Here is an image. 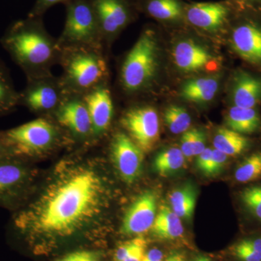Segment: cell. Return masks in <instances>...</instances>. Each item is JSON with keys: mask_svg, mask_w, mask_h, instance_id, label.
I'll return each instance as SVG.
<instances>
[{"mask_svg": "<svg viewBox=\"0 0 261 261\" xmlns=\"http://www.w3.org/2000/svg\"><path fill=\"white\" fill-rule=\"evenodd\" d=\"M121 124L144 152L155 147L160 138V121L157 111L150 106L128 108L121 117Z\"/></svg>", "mask_w": 261, "mask_h": 261, "instance_id": "9", "label": "cell"}, {"mask_svg": "<svg viewBox=\"0 0 261 261\" xmlns=\"http://www.w3.org/2000/svg\"><path fill=\"white\" fill-rule=\"evenodd\" d=\"M102 33L105 49L132 23L137 11L135 0H89Z\"/></svg>", "mask_w": 261, "mask_h": 261, "instance_id": "10", "label": "cell"}, {"mask_svg": "<svg viewBox=\"0 0 261 261\" xmlns=\"http://www.w3.org/2000/svg\"><path fill=\"white\" fill-rule=\"evenodd\" d=\"M261 176V151L250 154L239 165L234 173L235 179L240 183L255 181Z\"/></svg>", "mask_w": 261, "mask_h": 261, "instance_id": "28", "label": "cell"}, {"mask_svg": "<svg viewBox=\"0 0 261 261\" xmlns=\"http://www.w3.org/2000/svg\"><path fill=\"white\" fill-rule=\"evenodd\" d=\"M205 134L202 130L192 128L187 130L181 136V150L185 158L190 159L197 156L205 150Z\"/></svg>", "mask_w": 261, "mask_h": 261, "instance_id": "29", "label": "cell"}, {"mask_svg": "<svg viewBox=\"0 0 261 261\" xmlns=\"http://www.w3.org/2000/svg\"><path fill=\"white\" fill-rule=\"evenodd\" d=\"M227 159L228 155L224 152L215 148L213 149L212 157L207 172L205 173L206 176H215L221 172L226 165Z\"/></svg>", "mask_w": 261, "mask_h": 261, "instance_id": "33", "label": "cell"}, {"mask_svg": "<svg viewBox=\"0 0 261 261\" xmlns=\"http://www.w3.org/2000/svg\"><path fill=\"white\" fill-rule=\"evenodd\" d=\"M197 190L191 184H187L171 192L169 197L171 208L180 219L190 220L195 211Z\"/></svg>", "mask_w": 261, "mask_h": 261, "instance_id": "24", "label": "cell"}, {"mask_svg": "<svg viewBox=\"0 0 261 261\" xmlns=\"http://www.w3.org/2000/svg\"><path fill=\"white\" fill-rule=\"evenodd\" d=\"M61 129L79 140L92 137V126L83 97L69 94L51 116Z\"/></svg>", "mask_w": 261, "mask_h": 261, "instance_id": "13", "label": "cell"}, {"mask_svg": "<svg viewBox=\"0 0 261 261\" xmlns=\"http://www.w3.org/2000/svg\"><path fill=\"white\" fill-rule=\"evenodd\" d=\"M151 230L156 238L164 240H176L184 233L181 219L166 205L160 207Z\"/></svg>", "mask_w": 261, "mask_h": 261, "instance_id": "21", "label": "cell"}, {"mask_svg": "<svg viewBox=\"0 0 261 261\" xmlns=\"http://www.w3.org/2000/svg\"><path fill=\"white\" fill-rule=\"evenodd\" d=\"M229 129L243 135H253L261 130V117L256 108H244L233 106L226 116Z\"/></svg>", "mask_w": 261, "mask_h": 261, "instance_id": "20", "label": "cell"}, {"mask_svg": "<svg viewBox=\"0 0 261 261\" xmlns=\"http://www.w3.org/2000/svg\"><path fill=\"white\" fill-rule=\"evenodd\" d=\"M157 195L152 191L139 196L124 215L121 233L137 235L151 229L157 216Z\"/></svg>", "mask_w": 261, "mask_h": 261, "instance_id": "15", "label": "cell"}, {"mask_svg": "<svg viewBox=\"0 0 261 261\" xmlns=\"http://www.w3.org/2000/svg\"><path fill=\"white\" fill-rule=\"evenodd\" d=\"M147 242L145 239L140 238L135 248L130 251L128 256L123 261H142L145 254Z\"/></svg>", "mask_w": 261, "mask_h": 261, "instance_id": "36", "label": "cell"}, {"mask_svg": "<svg viewBox=\"0 0 261 261\" xmlns=\"http://www.w3.org/2000/svg\"><path fill=\"white\" fill-rule=\"evenodd\" d=\"M0 44L27 80L50 75L53 67L59 64L61 50L58 40L47 32L42 17L28 15L12 23Z\"/></svg>", "mask_w": 261, "mask_h": 261, "instance_id": "2", "label": "cell"}, {"mask_svg": "<svg viewBox=\"0 0 261 261\" xmlns=\"http://www.w3.org/2000/svg\"><path fill=\"white\" fill-rule=\"evenodd\" d=\"M61 79L68 93L84 95L108 82L106 50L103 48L71 47L61 49Z\"/></svg>", "mask_w": 261, "mask_h": 261, "instance_id": "3", "label": "cell"}, {"mask_svg": "<svg viewBox=\"0 0 261 261\" xmlns=\"http://www.w3.org/2000/svg\"><path fill=\"white\" fill-rule=\"evenodd\" d=\"M215 149L228 156H236L243 153L250 147V142L246 136L229 129L221 128L216 132L214 141Z\"/></svg>", "mask_w": 261, "mask_h": 261, "instance_id": "23", "label": "cell"}, {"mask_svg": "<svg viewBox=\"0 0 261 261\" xmlns=\"http://www.w3.org/2000/svg\"><path fill=\"white\" fill-rule=\"evenodd\" d=\"M235 7L231 47L244 61L261 67V9Z\"/></svg>", "mask_w": 261, "mask_h": 261, "instance_id": "7", "label": "cell"}, {"mask_svg": "<svg viewBox=\"0 0 261 261\" xmlns=\"http://www.w3.org/2000/svg\"><path fill=\"white\" fill-rule=\"evenodd\" d=\"M236 7L231 2H207L186 5L185 19L192 27L215 32L231 21Z\"/></svg>", "mask_w": 261, "mask_h": 261, "instance_id": "12", "label": "cell"}, {"mask_svg": "<svg viewBox=\"0 0 261 261\" xmlns=\"http://www.w3.org/2000/svg\"><path fill=\"white\" fill-rule=\"evenodd\" d=\"M173 58L178 69L187 73L205 70L214 63L210 51L191 40L178 42L173 49Z\"/></svg>", "mask_w": 261, "mask_h": 261, "instance_id": "17", "label": "cell"}, {"mask_svg": "<svg viewBox=\"0 0 261 261\" xmlns=\"http://www.w3.org/2000/svg\"><path fill=\"white\" fill-rule=\"evenodd\" d=\"M29 177L21 159L10 154L0 156V202L18 197Z\"/></svg>", "mask_w": 261, "mask_h": 261, "instance_id": "16", "label": "cell"}, {"mask_svg": "<svg viewBox=\"0 0 261 261\" xmlns=\"http://www.w3.org/2000/svg\"><path fill=\"white\" fill-rule=\"evenodd\" d=\"M19 106V92L8 67L0 60V116L10 112Z\"/></svg>", "mask_w": 261, "mask_h": 261, "instance_id": "25", "label": "cell"}, {"mask_svg": "<svg viewBox=\"0 0 261 261\" xmlns=\"http://www.w3.org/2000/svg\"><path fill=\"white\" fill-rule=\"evenodd\" d=\"M241 200L247 211L257 219L261 220V186L245 189L241 193Z\"/></svg>", "mask_w": 261, "mask_h": 261, "instance_id": "31", "label": "cell"}, {"mask_svg": "<svg viewBox=\"0 0 261 261\" xmlns=\"http://www.w3.org/2000/svg\"><path fill=\"white\" fill-rule=\"evenodd\" d=\"M27 80L25 88L19 92V105L37 114L53 116L69 94L61 77L53 73Z\"/></svg>", "mask_w": 261, "mask_h": 261, "instance_id": "8", "label": "cell"}, {"mask_svg": "<svg viewBox=\"0 0 261 261\" xmlns=\"http://www.w3.org/2000/svg\"><path fill=\"white\" fill-rule=\"evenodd\" d=\"M164 120L170 132L174 135L183 134L191 125V117L185 108L178 106H171L164 113Z\"/></svg>", "mask_w": 261, "mask_h": 261, "instance_id": "27", "label": "cell"}, {"mask_svg": "<svg viewBox=\"0 0 261 261\" xmlns=\"http://www.w3.org/2000/svg\"><path fill=\"white\" fill-rule=\"evenodd\" d=\"M212 154L213 149L206 147L203 152H201L200 154L197 155L196 165H197V168L200 170L201 172L203 173L205 175L207 172L209 165H210Z\"/></svg>", "mask_w": 261, "mask_h": 261, "instance_id": "37", "label": "cell"}, {"mask_svg": "<svg viewBox=\"0 0 261 261\" xmlns=\"http://www.w3.org/2000/svg\"><path fill=\"white\" fill-rule=\"evenodd\" d=\"M163 261V260H162Z\"/></svg>", "mask_w": 261, "mask_h": 261, "instance_id": "43", "label": "cell"}, {"mask_svg": "<svg viewBox=\"0 0 261 261\" xmlns=\"http://www.w3.org/2000/svg\"><path fill=\"white\" fill-rule=\"evenodd\" d=\"M166 261H185V258L179 254H173L171 256L168 257Z\"/></svg>", "mask_w": 261, "mask_h": 261, "instance_id": "40", "label": "cell"}, {"mask_svg": "<svg viewBox=\"0 0 261 261\" xmlns=\"http://www.w3.org/2000/svg\"><path fill=\"white\" fill-rule=\"evenodd\" d=\"M233 106L256 108L261 102V75L239 70L233 75L231 86Z\"/></svg>", "mask_w": 261, "mask_h": 261, "instance_id": "18", "label": "cell"}, {"mask_svg": "<svg viewBox=\"0 0 261 261\" xmlns=\"http://www.w3.org/2000/svg\"><path fill=\"white\" fill-rule=\"evenodd\" d=\"M5 154H9V153H8V149L5 147L4 142L0 135V156L5 155Z\"/></svg>", "mask_w": 261, "mask_h": 261, "instance_id": "41", "label": "cell"}, {"mask_svg": "<svg viewBox=\"0 0 261 261\" xmlns=\"http://www.w3.org/2000/svg\"><path fill=\"white\" fill-rule=\"evenodd\" d=\"M82 97L92 122V137L97 138L109 129L114 115V103L108 82L99 84Z\"/></svg>", "mask_w": 261, "mask_h": 261, "instance_id": "14", "label": "cell"}, {"mask_svg": "<svg viewBox=\"0 0 261 261\" xmlns=\"http://www.w3.org/2000/svg\"><path fill=\"white\" fill-rule=\"evenodd\" d=\"M111 159L118 174L126 183L136 181L142 173L145 152L126 132L113 135L111 146Z\"/></svg>", "mask_w": 261, "mask_h": 261, "instance_id": "11", "label": "cell"}, {"mask_svg": "<svg viewBox=\"0 0 261 261\" xmlns=\"http://www.w3.org/2000/svg\"><path fill=\"white\" fill-rule=\"evenodd\" d=\"M106 187L91 168H78L57 178L39 198L20 206L13 227L31 240L68 238L97 219L104 207Z\"/></svg>", "mask_w": 261, "mask_h": 261, "instance_id": "1", "label": "cell"}, {"mask_svg": "<svg viewBox=\"0 0 261 261\" xmlns=\"http://www.w3.org/2000/svg\"><path fill=\"white\" fill-rule=\"evenodd\" d=\"M185 157L181 149L168 148L156 155L154 168L162 176H168L179 171L185 164Z\"/></svg>", "mask_w": 261, "mask_h": 261, "instance_id": "26", "label": "cell"}, {"mask_svg": "<svg viewBox=\"0 0 261 261\" xmlns=\"http://www.w3.org/2000/svg\"><path fill=\"white\" fill-rule=\"evenodd\" d=\"M232 2L236 6L240 8L261 9V0H232Z\"/></svg>", "mask_w": 261, "mask_h": 261, "instance_id": "38", "label": "cell"}, {"mask_svg": "<svg viewBox=\"0 0 261 261\" xmlns=\"http://www.w3.org/2000/svg\"><path fill=\"white\" fill-rule=\"evenodd\" d=\"M137 10L161 22H177L185 19V7L181 0H135Z\"/></svg>", "mask_w": 261, "mask_h": 261, "instance_id": "19", "label": "cell"}, {"mask_svg": "<svg viewBox=\"0 0 261 261\" xmlns=\"http://www.w3.org/2000/svg\"><path fill=\"white\" fill-rule=\"evenodd\" d=\"M163 253L159 249H152L145 252L142 261H162Z\"/></svg>", "mask_w": 261, "mask_h": 261, "instance_id": "39", "label": "cell"}, {"mask_svg": "<svg viewBox=\"0 0 261 261\" xmlns=\"http://www.w3.org/2000/svg\"><path fill=\"white\" fill-rule=\"evenodd\" d=\"M61 129L49 117H39L1 132L8 153L18 159L33 157L53 148L60 141Z\"/></svg>", "mask_w": 261, "mask_h": 261, "instance_id": "5", "label": "cell"}, {"mask_svg": "<svg viewBox=\"0 0 261 261\" xmlns=\"http://www.w3.org/2000/svg\"><path fill=\"white\" fill-rule=\"evenodd\" d=\"M231 252L240 261H261V238L242 240L233 245Z\"/></svg>", "mask_w": 261, "mask_h": 261, "instance_id": "30", "label": "cell"}, {"mask_svg": "<svg viewBox=\"0 0 261 261\" xmlns=\"http://www.w3.org/2000/svg\"><path fill=\"white\" fill-rule=\"evenodd\" d=\"M160 48L157 34L146 28L127 51L120 65V87L127 95H135L150 88L157 75Z\"/></svg>", "mask_w": 261, "mask_h": 261, "instance_id": "4", "label": "cell"}, {"mask_svg": "<svg viewBox=\"0 0 261 261\" xmlns=\"http://www.w3.org/2000/svg\"><path fill=\"white\" fill-rule=\"evenodd\" d=\"M66 18L61 36L60 49L71 47L103 48L102 33L89 0H72L66 3Z\"/></svg>", "mask_w": 261, "mask_h": 261, "instance_id": "6", "label": "cell"}, {"mask_svg": "<svg viewBox=\"0 0 261 261\" xmlns=\"http://www.w3.org/2000/svg\"><path fill=\"white\" fill-rule=\"evenodd\" d=\"M219 87V80L215 77L194 79L185 84L181 95L184 99L191 102H210L217 93Z\"/></svg>", "mask_w": 261, "mask_h": 261, "instance_id": "22", "label": "cell"}, {"mask_svg": "<svg viewBox=\"0 0 261 261\" xmlns=\"http://www.w3.org/2000/svg\"><path fill=\"white\" fill-rule=\"evenodd\" d=\"M72 0H36L29 16L42 17L51 7L58 4H66Z\"/></svg>", "mask_w": 261, "mask_h": 261, "instance_id": "34", "label": "cell"}, {"mask_svg": "<svg viewBox=\"0 0 261 261\" xmlns=\"http://www.w3.org/2000/svg\"><path fill=\"white\" fill-rule=\"evenodd\" d=\"M55 261H102L99 252L92 250H77L70 252Z\"/></svg>", "mask_w": 261, "mask_h": 261, "instance_id": "32", "label": "cell"}, {"mask_svg": "<svg viewBox=\"0 0 261 261\" xmlns=\"http://www.w3.org/2000/svg\"><path fill=\"white\" fill-rule=\"evenodd\" d=\"M140 239V238H137L121 243L119 246L117 247L116 251H115L114 255H113V260L114 261L124 260L130 251L137 245Z\"/></svg>", "mask_w": 261, "mask_h": 261, "instance_id": "35", "label": "cell"}, {"mask_svg": "<svg viewBox=\"0 0 261 261\" xmlns=\"http://www.w3.org/2000/svg\"><path fill=\"white\" fill-rule=\"evenodd\" d=\"M193 261H211L210 259L208 258V257H205V256H199L197 257H196L195 260Z\"/></svg>", "mask_w": 261, "mask_h": 261, "instance_id": "42", "label": "cell"}]
</instances>
